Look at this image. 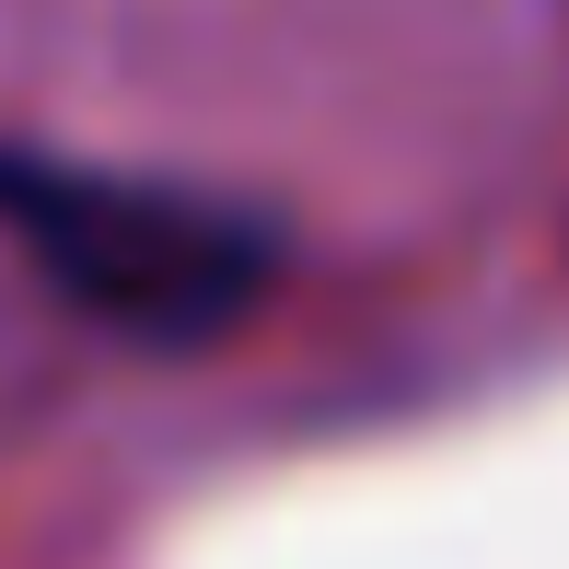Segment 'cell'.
<instances>
[{
  "instance_id": "6da1fadb",
  "label": "cell",
  "mask_w": 569,
  "mask_h": 569,
  "mask_svg": "<svg viewBox=\"0 0 569 569\" xmlns=\"http://www.w3.org/2000/svg\"><path fill=\"white\" fill-rule=\"evenodd\" d=\"M0 221L23 232L47 291L128 349H210L279 291V221L174 174L0 151Z\"/></svg>"
}]
</instances>
